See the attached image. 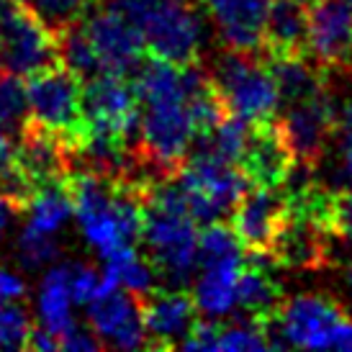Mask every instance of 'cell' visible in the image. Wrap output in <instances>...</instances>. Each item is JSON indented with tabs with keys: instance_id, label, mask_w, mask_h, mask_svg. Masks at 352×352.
Returning <instances> with one entry per match:
<instances>
[{
	"instance_id": "30bf717a",
	"label": "cell",
	"mask_w": 352,
	"mask_h": 352,
	"mask_svg": "<svg viewBox=\"0 0 352 352\" xmlns=\"http://www.w3.org/2000/svg\"><path fill=\"white\" fill-rule=\"evenodd\" d=\"M88 324L98 334L103 347L111 350H139L149 347L147 322L142 298L124 288H113L88 303Z\"/></svg>"
},
{
	"instance_id": "e0dca14e",
	"label": "cell",
	"mask_w": 352,
	"mask_h": 352,
	"mask_svg": "<svg viewBox=\"0 0 352 352\" xmlns=\"http://www.w3.org/2000/svg\"><path fill=\"white\" fill-rule=\"evenodd\" d=\"M291 165H294V152L285 142L278 118L257 121L245 160L239 162L245 175L250 177V183L252 186L280 188Z\"/></svg>"
},
{
	"instance_id": "44dd1931",
	"label": "cell",
	"mask_w": 352,
	"mask_h": 352,
	"mask_svg": "<svg viewBox=\"0 0 352 352\" xmlns=\"http://www.w3.org/2000/svg\"><path fill=\"white\" fill-rule=\"evenodd\" d=\"M72 303H75V298L69 291V263L52 265L41 278L39 301H36L41 327H47L52 334L62 337L69 329V324L75 322Z\"/></svg>"
},
{
	"instance_id": "5b68a950",
	"label": "cell",
	"mask_w": 352,
	"mask_h": 352,
	"mask_svg": "<svg viewBox=\"0 0 352 352\" xmlns=\"http://www.w3.org/2000/svg\"><path fill=\"white\" fill-rule=\"evenodd\" d=\"M347 314L329 296L303 294L285 298L275 316L263 322L270 347L334 350Z\"/></svg>"
},
{
	"instance_id": "1f68e13d",
	"label": "cell",
	"mask_w": 352,
	"mask_h": 352,
	"mask_svg": "<svg viewBox=\"0 0 352 352\" xmlns=\"http://www.w3.org/2000/svg\"><path fill=\"white\" fill-rule=\"evenodd\" d=\"M334 155L329 165V180H324L322 186L329 190H342L352 188V129L334 131Z\"/></svg>"
},
{
	"instance_id": "277c9868",
	"label": "cell",
	"mask_w": 352,
	"mask_h": 352,
	"mask_svg": "<svg viewBox=\"0 0 352 352\" xmlns=\"http://www.w3.org/2000/svg\"><path fill=\"white\" fill-rule=\"evenodd\" d=\"M208 75L229 113H236L252 124L275 118L280 93L267 62L260 54L224 50L208 65Z\"/></svg>"
},
{
	"instance_id": "3957f363",
	"label": "cell",
	"mask_w": 352,
	"mask_h": 352,
	"mask_svg": "<svg viewBox=\"0 0 352 352\" xmlns=\"http://www.w3.org/2000/svg\"><path fill=\"white\" fill-rule=\"evenodd\" d=\"M175 177L186 190L193 219L204 226L234 214L236 204L252 188L242 167L201 147L188 152Z\"/></svg>"
},
{
	"instance_id": "f1b7e54d",
	"label": "cell",
	"mask_w": 352,
	"mask_h": 352,
	"mask_svg": "<svg viewBox=\"0 0 352 352\" xmlns=\"http://www.w3.org/2000/svg\"><path fill=\"white\" fill-rule=\"evenodd\" d=\"M31 319L26 309L16 301H0V350H23L29 347Z\"/></svg>"
},
{
	"instance_id": "4dcf8cb0",
	"label": "cell",
	"mask_w": 352,
	"mask_h": 352,
	"mask_svg": "<svg viewBox=\"0 0 352 352\" xmlns=\"http://www.w3.org/2000/svg\"><path fill=\"white\" fill-rule=\"evenodd\" d=\"M69 291L75 303H85L100 298L103 294L113 291L106 280V273L88 263H69Z\"/></svg>"
},
{
	"instance_id": "5bb4252c",
	"label": "cell",
	"mask_w": 352,
	"mask_h": 352,
	"mask_svg": "<svg viewBox=\"0 0 352 352\" xmlns=\"http://www.w3.org/2000/svg\"><path fill=\"white\" fill-rule=\"evenodd\" d=\"M72 165V144L67 139L29 118L19 137V167L34 190L50 183L69 180Z\"/></svg>"
},
{
	"instance_id": "8d00e7d4",
	"label": "cell",
	"mask_w": 352,
	"mask_h": 352,
	"mask_svg": "<svg viewBox=\"0 0 352 352\" xmlns=\"http://www.w3.org/2000/svg\"><path fill=\"white\" fill-rule=\"evenodd\" d=\"M344 283H347V291L352 294V260L347 263V270H344Z\"/></svg>"
},
{
	"instance_id": "ba28073f",
	"label": "cell",
	"mask_w": 352,
	"mask_h": 352,
	"mask_svg": "<svg viewBox=\"0 0 352 352\" xmlns=\"http://www.w3.org/2000/svg\"><path fill=\"white\" fill-rule=\"evenodd\" d=\"M82 26L88 31L106 72H113L121 78L137 75L147 50H144L142 34L129 21L126 13H121L116 6L106 3L100 8H90L82 19Z\"/></svg>"
},
{
	"instance_id": "60d3db41",
	"label": "cell",
	"mask_w": 352,
	"mask_h": 352,
	"mask_svg": "<svg viewBox=\"0 0 352 352\" xmlns=\"http://www.w3.org/2000/svg\"><path fill=\"white\" fill-rule=\"evenodd\" d=\"M309 3H311V0H309Z\"/></svg>"
},
{
	"instance_id": "74e56055",
	"label": "cell",
	"mask_w": 352,
	"mask_h": 352,
	"mask_svg": "<svg viewBox=\"0 0 352 352\" xmlns=\"http://www.w3.org/2000/svg\"><path fill=\"white\" fill-rule=\"evenodd\" d=\"M8 6H10V0H0V19H3V13H6Z\"/></svg>"
},
{
	"instance_id": "7402d4cb",
	"label": "cell",
	"mask_w": 352,
	"mask_h": 352,
	"mask_svg": "<svg viewBox=\"0 0 352 352\" xmlns=\"http://www.w3.org/2000/svg\"><path fill=\"white\" fill-rule=\"evenodd\" d=\"M283 301L285 296L280 291V285L275 283L273 270L257 267V265L245 260V267L239 273V283H236V306L257 322H267L270 316L278 314Z\"/></svg>"
},
{
	"instance_id": "ffe728a7",
	"label": "cell",
	"mask_w": 352,
	"mask_h": 352,
	"mask_svg": "<svg viewBox=\"0 0 352 352\" xmlns=\"http://www.w3.org/2000/svg\"><path fill=\"white\" fill-rule=\"evenodd\" d=\"M267 67L273 72L280 103H301V100L316 98L327 90V69L316 65L311 57H265Z\"/></svg>"
},
{
	"instance_id": "4316f807",
	"label": "cell",
	"mask_w": 352,
	"mask_h": 352,
	"mask_svg": "<svg viewBox=\"0 0 352 352\" xmlns=\"http://www.w3.org/2000/svg\"><path fill=\"white\" fill-rule=\"evenodd\" d=\"M270 350V340L265 334L263 322L242 314L232 324L219 327L216 337V352H260Z\"/></svg>"
},
{
	"instance_id": "4fadbf2b",
	"label": "cell",
	"mask_w": 352,
	"mask_h": 352,
	"mask_svg": "<svg viewBox=\"0 0 352 352\" xmlns=\"http://www.w3.org/2000/svg\"><path fill=\"white\" fill-rule=\"evenodd\" d=\"M352 47V0L309 3V57L324 69L347 67Z\"/></svg>"
},
{
	"instance_id": "83f0119b",
	"label": "cell",
	"mask_w": 352,
	"mask_h": 352,
	"mask_svg": "<svg viewBox=\"0 0 352 352\" xmlns=\"http://www.w3.org/2000/svg\"><path fill=\"white\" fill-rule=\"evenodd\" d=\"M19 3L39 21H44L57 36L72 23L85 19V13L93 8V0H19Z\"/></svg>"
},
{
	"instance_id": "d6986e66",
	"label": "cell",
	"mask_w": 352,
	"mask_h": 352,
	"mask_svg": "<svg viewBox=\"0 0 352 352\" xmlns=\"http://www.w3.org/2000/svg\"><path fill=\"white\" fill-rule=\"evenodd\" d=\"M245 260L204 265L193 280V301L204 319H226L236 309V283Z\"/></svg>"
},
{
	"instance_id": "484cf974",
	"label": "cell",
	"mask_w": 352,
	"mask_h": 352,
	"mask_svg": "<svg viewBox=\"0 0 352 352\" xmlns=\"http://www.w3.org/2000/svg\"><path fill=\"white\" fill-rule=\"evenodd\" d=\"M229 260H245V245L239 242L234 226H226L221 221L206 224L198 234V267Z\"/></svg>"
},
{
	"instance_id": "d6a6232c",
	"label": "cell",
	"mask_w": 352,
	"mask_h": 352,
	"mask_svg": "<svg viewBox=\"0 0 352 352\" xmlns=\"http://www.w3.org/2000/svg\"><path fill=\"white\" fill-rule=\"evenodd\" d=\"M329 229L334 236L352 245V188L332 190V208H329Z\"/></svg>"
},
{
	"instance_id": "f35d334b",
	"label": "cell",
	"mask_w": 352,
	"mask_h": 352,
	"mask_svg": "<svg viewBox=\"0 0 352 352\" xmlns=\"http://www.w3.org/2000/svg\"><path fill=\"white\" fill-rule=\"evenodd\" d=\"M347 67L352 69V47H350V59H347Z\"/></svg>"
},
{
	"instance_id": "9a60e30c",
	"label": "cell",
	"mask_w": 352,
	"mask_h": 352,
	"mask_svg": "<svg viewBox=\"0 0 352 352\" xmlns=\"http://www.w3.org/2000/svg\"><path fill=\"white\" fill-rule=\"evenodd\" d=\"M285 219H288V198L283 188L252 186L236 204L232 226L247 252L270 250Z\"/></svg>"
},
{
	"instance_id": "836d02e7",
	"label": "cell",
	"mask_w": 352,
	"mask_h": 352,
	"mask_svg": "<svg viewBox=\"0 0 352 352\" xmlns=\"http://www.w3.org/2000/svg\"><path fill=\"white\" fill-rule=\"evenodd\" d=\"M59 350L67 352H96L103 350V342L98 340V334L93 332V327H85V324L72 322L69 329L62 337H59Z\"/></svg>"
},
{
	"instance_id": "6da1fadb",
	"label": "cell",
	"mask_w": 352,
	"mask_h": 352,
	"mask_svg": "<svg viewBox=\"0 0 352 352\" xmlns=\"http://www.w3.org/2000/svg\"><path fill=\"white\" fill-rule=\"evenodd\" d=\"M137 26L152 57L190 65L201 59L204 26L193 0H108Z\"/></svg>"
},
{
	"instance_id": "e575fe53",
	"label": "cell",
	"mask_w": 352,
	"mask_h": 352,
	"mask_svg": "<svg viewBox=\"0 0 352 352\" xmlns=\"http://www.w3.org/2000/svg\"><path fill=\"white\" fill-rule=\"evenodd\" d=\"M23 296H26V280L10 273L8 267H0V301H19Z\"/></svg>"
},
{
	"instance_id": "b9f144b4",
	"label": "cell",
	"mask_w": 352,
	"mask_h": 352,
	"mask_svg": "<svg viewBox=\"0 0 352 352\" xmlns=\"http://www.w3.org/2000/svg\"><path fill=\"white\" fill-rule=\"evenodd\" d=\"M106 3H108V0H106Z\"/></svg>"
},
{
	"instance_id": "cb8c5ba5",
	"label": "cell",
	"mask_w": 352,
	"mask_h": 352,
	"mask_svg": "<svg viewBox=\"0 0 352 352\" xmlns=\"http://www.w3.org/2000/svg\"><path fill=\"white\" fill-rule=\"evenodd\" d=\"M57 41H59V62L72 75H78L82 82H88V80L98 78L100 72H106L98 52H96L93 41H90L88 31L82 26V21H78L69 29L62 31L57 36Z\"/></svg>"
},
{
	"instance_id": "8992f818",
	"label": "cell",
	"mask_w": 352,
	"mask_h": 352,
	"mask_svg": "<svg viewBox=\"0 0 352 352\" xmlns=\"http://www.w3.org/2000/svg\"><path fill=\"white\" fill-rule=\"evenodd\" d=\"M29 118L44 129H52L75 147L85 134L82 113V80L65 65L31 75L26 82Z\"/></svg>"
},
{
	"instance_id": "9c48e42d",
	"label": "cell",
	"mask_w": 352,
	"mask_h": 352,
	"mask_svg": "<svg viewBox=\"0 0 352 352\" xmlns=\"http://www.w3.org/2000/svg\"><path fill=\"white\" fill-rule=\"evenodd\" d=\"M82 113L85 126L108 129L129 139L137 137L139 96L129 78L100 72L98 78L82 82Z\"/></svg>"
},
{
	"instance_id": "ab89813d",
	"label": "cell",
	"mask_w": 352,
	"mask_h": 352,
	"mask_svg": "<svg viewBox=\"0 0 352 352\" xmlns=\"http://www.w3.org/2000/svg\"><path fill=\"white\" fill-rule=\"evenodd\" d=\"M3 232H6V226L0 224V239H3Z\"/></svg>"
},
{
	"instance_id": "603a6c76",
	"label": "cell",
	"mask_w": 352,
	"mask_h": 352,
	"mask_svg": "<svg viewBox=\"0 0 352 352\" xmlns=\"http://www.w3.org/2000/svg\"><path fill=\"white\" fill-rule=\"evenodd\" d=\"M75 214L69 183H50V186L36 188L26 201L23 216H26V229L41 232V234H57L62 226Z\"/></svg>"
},
{
	"instance_id": "52a82bcc",
	"label": "cell",
	"mask_w": 352,
	"mask_h": 352,
	"mask_svg": "<svg viewBox=\"0 0 352 352\" xmlns=\"http://www.w3.org/2000/svg\"><path fill=\"white\" fill-rule=\"evenodd\" d=\"M0 47L8 72L21 78H31L36 72L62 65L57 34L29 8H23L19 0H10L0 19Z\"/></svg>"
},
{
	"instance_id": "2e32d148",
	"label": "cell",
	"mask_w": 352,
	"mask_h": 352,
	"mask_svg": "<svg viewBox=\"0 0 352 352\" xmlns=\"http://www.w3.org/2000/svg\"><path fill=\"white\" fill-rule=\"evenodd\" d=\"M147 322L149 347L155 350H180L198 324V309L193 296L180 288H155L142 298Z\"/></svg>"
},
{
	"instance_id": "d590c367",
	"label": "cell",
	"mask_w": 352,
	"mask_h": 352,
	"mask_svg": "<svg viewBox=\"0 0 352 352\" xmlns=\"http://www.w3.org/2000/svg\"><path fill=\"white\" fill-rule=\"evenodd\" d=\"M29 350H39V352L59 350V337L52 334L47 327H36V329H31V334H29Z\"/></svg>"
},
{
	"instance_id": "f546056e",
	"label": "cell",
	"mask_w": 352,
	"mask_h": 352,
	"mask_svg": "<svg viewBox=\"0 0 352 352\" xmlns=\"http://www.w3.org/2000/svg\"><path fill=\"white\" fill-rule=\"evenodd\" d=\"M19 260L26 270H39L59 257V242L54 234H41L34 229H21L19 236Z\"/></svg>"
},
{
	"instance_id": "7a4b0ae2",
	"label": "cell",
	"mask_w": 352,
	"mask_h": 352,
	"mask_svg": "<svg viewBox=\"0 0 352 352\" xmlns=\"http://www.w3.org/2000/svg\"><path fill=\"white\" fill-rule=\"evenodd\" d=\"M190 211L144 206V232L142 247L157 267L162 288L188 291L198 267V229Z\"/></svg>"
},
{
	"instance_id": "d4e9b609",
	"label": "cell",
	"mask_w": 352,
	"mask_h": 352,
	"mask_svg": "<svg viewBox=\"0 0 352 352\" xmlns=\"http://www.w3.org/2000/svg\"><path fill=\"white\" fill-rule=\"evenodd\" d=\"M29 124V93L21 75L3 72L0 75V134L21 137Z\"/></svg>"
},
{
	"instance_id": "8fae6325",
	"label": "cell",
	"mask_w": 352,
	"mask_h": 352,
	"mask_svg": "<svg viewBox=\"0 0 352 352\" xmlns=\"http://www.w3.org/2000/svg\"><path fill=\"white\" fill-rule=\"evenodd\" d=\"M278 124H280V131H283L288 147L294 152V160L319 165L322 157L327 155L329 142L334 139V113L329 88L316 98L285 106V113L278 118Z\"/></svg>"
},
{
	"instance_id": "7c38bea8",
	"label": "cell",
	"mask_w": 352,
	"mask_h": 352,
	"mask_svg": "<svg viewBox=\"0 0 352 352\" xmlns=\"http://www.w3.org/2000/svg\"><path fill=\"white\" fill-rule=\"evenodd\" d=\"M273 0H201L224 50L263 54L265 23Z\"/></svg>"
},
{
	"instance_id": "ac0fdd59",
	"label": "cell",
	"mask_w": 352,
	"mask_h": 352,
	"mask_svg": "<svg viewBox=\"0 0 352 352\" xmlns=\"http://www.w3.org/2000/svg\"><path fill=\"white\" fill-rule=\"evenodd\" d=\"M265 57L309 54V0H273L265 23Z\"/></svg>"
}]
</instances>
